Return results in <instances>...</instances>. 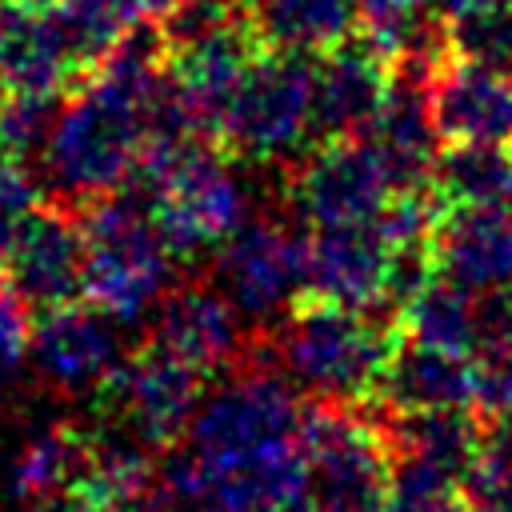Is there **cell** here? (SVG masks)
I'll return each instance as SVG.
<instances>
[{
	"mask_svg": "<svg viewBox=\"0 0 512 512\" xmlns=\"http://www.w3.org/2000/svg\"><path fill=\"white\" fill-rule=\"evenodd\" d=\"M136 180L160 236L176 256L216 248L244 224V184L232 172V156L208 136L144 140Z\"/></svg>",
	"mask_w": 512,
	"mask_h": 512,
	"instance_id": "6da1fadb",
	"label": "cell"
},
{
	"mask_svg": "<svg viewBox=\"0 0 512 512\" xmlns=\"http://www.w3.org/2000/svg\"><path fill=\"white\" fill-rule=\"evenodd\" d=\"M400 340L396 320H380L360 308H344L320 296H300L272 336L276 364L296 388L316 400L372 404L380 372Z\"/></svg>",
	"mask_w": 512,
	"mask_h": 512,
	"instance_id": "7a4b0ae2",
	"label": "cell"
},
{
	"mask_svg": "<svg viewBox=\"0 0 512 512\" xmlns=\"http://www.w3.org/2000/svg\"><path fill=\"white\" fill-rule=\"evenodd\" d=\"M84 228V300L100 304L112 320L136 324L172 292L176 252L160 236L144 200L108 192L80 204Z\"/></svg>",
	"mask_w": 512,
	"mask_h": 512,
	"instance_id": "3957f363",
	"label": "cell"
},
{
	"mask_svg": "<svg viewBox=\"0 0 512 512\" xmlns=\"http://www.w3.org/2000/svg\"><path fill=\"white\" fill-rule=\"evenodd\" d=\"M312 512H388L396 492V448L388 420L356 404L316 400L300 428Z\"/></svg>",
	"mask_w": 512,
	"mask_h": 512,
	"instance_id": "277c9868",
	"label": "cell"
},
{
	"mask_svg": "<svg viewBox=\"0 0 512 512\" xmlns=\"http://www.w3.org/2000/svg\"><path fill=\"white\" fill-rule=\"evenodd\" d=\"M316 136V68L308 56L264 52L224 104L216 144L232 160H288Z\"/></svg>",
	"mask_w": 512,
	"mask_h": 512,
	"instance_id": "5b68a950",
	"label": "cell"
},
{
	"mask_svg": "<svg viewBox=\"0 0 512 512\" xmlns=\"http://www.w3.org/2000/svg\"><path fill=\"white\" fill-rule=\"evenodd\" d=\"M300 428L304 408L292 384L252 364L200 400L188 428V452L208 468L248 464L300 444Z\"/></svg>",
	"mask_w": 512,
	"mask_h": 512,
	"instance_id": "8992f818",
	"label": "cell"
},
{
	"mask_svg": "<svg viewBox=\"0 0 512 512\" xmlns=\"http://www.w3.org/2000/svg\"><path fill=\"white\" fill-rule=\"evenodd\" d=\"M200 400L204 372L156 344L120 356V364L96 388V408L104 412L108 428L152 452L172 448L180 436H188Z\"/></svg>",
	"mask_w": 512,
	"mask_h": 512,
	"instance_id": "52a82bcc",
	"label": "cell"
},
{
	"mask_svg": "<svg viewBox=\"0 0 512 512\" xmlns=\"http://www.w3.org/2000/svg\"><path fill=\"white\" fill-rule=\"evenodd\" d=\"M308 236L280 220H244L212 248V280L244 320L284 316L304 296Z\"/></svg>",
	"mask_w": 512,
	"mask_h": 512,
	"instance_id": "ba28073f",
	"label": "cell"
},
{
	"mask_svg": "<svg viewBox=\"0 0 512 512\" xmlns=\"http://www.w3.org/2000/svg\"><path fill=\"white\" fill-rule=\"evenodd\" d=\"M392 192L396 188L364 136L316 140V148L292 176L296 212L312 228L376 224Z\"/></svg>",
	"mask_w": 512,
	"mask_h": 512,
	"instance_id": "9c48e42d",
	"label": "cell"
},
{
	"mask_svg": "<svg viewBox=\"0 0 512 512\" xmlns=\"http://www.w3.org/2000/svg\"><path fill=\"white\" fill-rule=\"evenodd\" d=\"M28 360L36 364L40 380L60 392H96L120 364V320L80 296L40 308L32 320Z\"/></svg>",
	"mask_w": 512,
	"mask_h": 512,
	"instance_id": "30bf717a",
	"label": "cell"
},
{
	"mask_svg": "<svg viewBox=\"0 0 512 512\" xmlns=\"http://www.w3.org/2000/svg\"><path fill=\"white\" fill-rule=\"evenodd\" d=\"M304 296L376 312L392 304V244L376 224L312 228L304 248Z\"/></svg>",
	"mask_w": 512,
	"mask_h": 512,
	"instance_id": "8fae6325",
	"label": "cell"
},
{
	"mask_svg": "<svg viewBox=\"0 0 512 512\" xmlns=\"http://www.w3.org/2000/svg\"><path fill=\"white\" fill-rule=\"evenodd\" d=\"M428 112L440 144H504L512 148V76L444 56L428 80Z\"/></svg>",
	"mask_w": 512,
	"mask_h": 512,
	"instance_id": "7c38bea8",
	"label": "cell"
},
{
	"mask_svg": "<svg viewBox=\"0 0 512 512\" xmlns=\"http://www.w3.org/2000/svg\"><path fill=\"white\" fill-rule=\"evenodd\" d=\"M312 68H316V140L364 136L396 84V64L368 36H352L340 48L316 56Z\"/></svg>",
	"mask_w": 512,
	"mask_h": 512,
	"instance_id": "4fadbf2b",
	"label": "cell"
},
{
	"mask_svg": "<svg viewBox=\"0 0 512 512\" xmlns=\"http://www.w3.org/2000/svg\"><path fill=\"white\" fill-rule=\"evenodd\" d=\"M148 344L208 376L244 356V316L216 284H184L156 304Z\"/></svg>",
	"mask_w": 512,
	"mask_h": 512,
	"instance_id": "5bb4252c",
	"label": "cell"
},
{
	"mask_svg": "<svg viewBox=\"0 0 512 512\" xmlns=\"http://www.w3.org/2000/svg\"><path fill=\"white\" fill-rule=\"evenodd\" d=\"M4 280L32 308H52L84 296V228L80 216L40 204L4 268Z\"/></svg>",
	"mask_w": 512,
	"mask_h": 512,
	"instance_id": "9a60e30c",
	"label": "cell"
},
{
	"mask_svg": "<svg viewBox=\"0 0 512 512\" xmlns=\"http://www.w3.org/2000/svg\"><path fill=\"white\" fill-rule=\"evenodd\" d=\"M84 76L52 8L0 0V88L64 96Z\"/></svg>",
	"mask_w": 512,
	"mask_h": 512,
	"instance_id": "2e32d148",
	"label": "cell"
},
{
	"mask_svg": "<svg viewBox=\"0 0 512 512\" xmlns=\"http://www.w3.org/2000/svg\"><path fill=\"white\" fill-rule=\"evenodd\" d=\"M432 256L440 276L472 292L512 284V204L444 208L432 236Z\"/></svg>",
	"mask_w": 512,
	"mask_h": 512,
	"instance_id": "e0dca14e",
	"label": "cell"
},
{
	"mask_svg": "<svg viewBox=\"0 0 512 512\" xmlns=\"http://www.w3.org/2000/svg\"><path fill=\"white\" fill-rule=\"evenodd\" d=\"M372 404L396 412H436V408H476V360L464 352L428 348L416 340H396Z\"/></svg>",
	"mask_w": 512,
	"mask_h": 512,
	"instance_id": "ac0fdd59",
	"label": "cell"
},
{
	"mask_svg": "<svg viewBox=\"0 0 512 512\" xmlns=\"http://www.w3.org/2000/svg\"><path fill=\"white\" fill-rule=\"evenodd\" d=\"M364 140L380 156V164H384V172H388L396 192L432 188L440 136H436V124H432V112H428L424 80H416L408 72H396V84H392L380 116L364 132Z\"/></svg>",
	"mask_w": 512,
	"mask_h": 512,
	"instance_id": "d6986e66",
	"label": "cell"
},
{
	"mask_svg": "<svg viewBox=\"0 0 512 512\" xmlns=\"http://www.w3.org/2000/svg\"><path fill=\"white\" fill-rule=\"evenodd\" d=\"M240 12L264 52L324 56L356 36V0H240Z\"/></svg>",
	"mask_w": 512,
	"mask_h": 512,
	"instance_id": "ffe728a7",
	"label": "cell"
},
{
	"mask_svg": "<svg viewBox=\"0 0 512 512\" xmlns=\"http://www.w3.org/2000/svg\"><path fill=\"white\" fill-rule=\"evenodd\" d=\"M396 460L420 464L464 484L468 468L484 444V416L476 408H436V412H396L388 420Z\"/></svg>",
	"mask_w": 512,
	"mask_h": 512,
	"instance_id": "44dd1931",
	"label": "cell"
},
{
	"mask_svg": "<svg viewBox=\"0 0 512 512\" xmlns=\"http://www.w3.org/2000/svg\"><path fill=\"white\" fill-rule=\"evenodd\" d=\"M88 440H92V432H80L60 420L28 428L4 464L8 496L16 504H40L52 496H68L76 476L84 472Z\"/></svg>",
	"mask_w": 512,
	"mask_h": 512,
	"instance_id": "7402d4cb",
	"label": "cell"
},
{
	"mask_svg": "<svg viewBox=\"0 0 512 512\" xmlns=\"http://www.w3.org/2000/svg\"><path fill=\"white\" fill-rule=\"evenodd\" d=\"M396 328H400L404 340L472 356V352L480 348V308H476V292L436 272L432 280H424V284L396 308Z\"/></svg>",
	"mask_w": 512,
	"mask_h": 512,
	"instance_id": "603a6c76",
	"label": "cell"
},
{
	"mask_svg": "<svg viewBox=\"0 0 512 512\" xmlns=\"http://www.w3.org/2000/svg\"><path fill=\"white\" fill-rule=\"evenodd\" d=\"M432 192L444 208L512 204V152L504 144H444L432 168Z\"/></svg>",
	"mask_w": 512,
	"mask_h": 512,
	"instance_id": "cb8c5ba5",
	"label": "cell"
},
{
	"mask_svg": "<svg viewBox=\"0 0 512 512\" xmlns=\"http://www.w3.org/2000/svg\"><path fill=\"white\" fill-rule=\"evenodd\" d=\"M52 12L84 72L104 52H112L144 16H152L148 0H56Z\"/></svg>",
	"mask_w": 512,
	"mask_h": 512,
	"instance_id": "d4e9b609",
	"label": "cell"
},
{
	"mask_svg": "<svg viewBox=\"0 0 512 512\" xmlns=\"http://www.w3.org/2000/svg\"><path fill=\"white\" fill-rule=\"evenodd\" d=\"M444 20H448L452 56L512 76V4L468 8V12L444 16Z\"/></svg>",
	"mask_w": 512,
	"mask_h": 512,
	"instance_id": "484cf974",
	"label": "cell"
},
{
	"mask_svg": "<svg viewBox=\"0 0 512 512\" xmlns=\"http://www.w3.org/2000/svg\"><path fill=\"white\" fill-rule=\"evenodd\" d=\"M56 112H60V96H32V92L0 88V156L28 160L44 152Z\"/></svg>",
	"mask_w": 512,
	"mask_h": 512,
	"instance_id": "4316f807",
	"label": "cell"
},
{
	"mask_svg": "<svg viewBox=\"0 0 512 512\" xmlns=\"http://www.w3.org/2000/svg\"><path fill=\"white\" fill-rule=\"evenodd\" d=\"M40 188H36V176L24 168V160H4L0 156V280H4V268L32 220V212L40 208Z\"/></svg>",
	"mask_w": 512,
	"mask_h": 512,
	"instance_id": "83f0119b",
	"label": "cell"
},
{
	"mask_svg": "<svg viewBox=\"0 0 512 512\" xmlns=\"http://www.w3.org/2000/svg\"><path fill=\"white\" fill-rule=\"evenodd\" d=\"M388 512H472V500L456 480L428 472L420 464L396 460V492Z\"/></svg>",
	"mask_w": 512,
	"mask_h": 512,
	"instance_id": "f1b7e54d",
	"label": "cell"
},
{
	"mask_svg": "<svg viewBox=\"0 0 512 512\" xmlns=\"http://www.w3.org/2000/svg\"><path fill=\"white\" fill-rule=\"evenodd\" d=\"M356 4H360L364 20H400V16L424 12L428 4H440V0H356Z\"/></svg>",
	"mask_w": 512,
	"mask_h": 512,
	"instance_id": "f546056e",
	"label": "cell"
},
{
	"mask_svg": "<svg viewBox=\"0 0 512 512\" xmlns=\"http://www.w3.org/2000/svg\"><path fill=\"white\" fill-rule=\"evenodd\" d=\"M472 512H512V488H504V492H492V496H480V500H472Z\"/></svg>",
	"mask_w": 512,
	"mask_h": 512,
	"instance_id": "4dcf8cb0",
	"label": "cell"
},
{
	"mask_svg": "<svg viewBox=\"0 0 512 512\" xmlns=\"http://www.w3.org/2000/svg\"><path fill=\"white\" fill-rule=\"evenodd\" d=\"M28 512H88V508L80 500H72V496H52V500L28 504Z\"/></svg>",
	"mask_w": 512,
	"mask_h": 512,
	"instance_id": "1f68e13d",
	"label": "cell"
},
{
	"mask_svg": "<svg viewBox=\"0 0 512 512\" xmlns=\"http://www.w3.org/2000/svg\"><path fill=\"white\" fill-rule=\"evenodd\" d=\"M488 4H512V0H440V16H456V12L488 8Z\"/></svg>",
	"mask_w": 512,
	"mask_h": 512,
	"instance_id": "d6a6232c",
	"label": "cell"
},
{
	"mask_svg": "<svg viewBox=\"0 0 512 512\" xmlns=\"http://www.w3.org/2000/svg\"><path fill=\"white\" fill-rule=\"evenodd\" d=\"M180 4H204V0H148V8H152V16H164V12H172V8H180Z\"/></svg>",
	"mask_w": 512,
	"mask_h": 512,
	"instance_id": "836d02e7",
	"label": "cell"
},
{
	"mask_svg": "<svg viewBox=\"0 0 512 512\" xmlns=\"http://www.w3.org/2000/svg\"><path fill=\"white\" fill-rule=\"evenodd\" d=\"M16 4H28V8H56V0H16Z\"/></svg>",
	"mask_w": 512,
	"mask_h": 512,
	"instance_id": "e575fe53",
	"label": "cell"
},
{
	"mask_svg": "<svg viewBox=\"0 0 512 512\" xmlns=\"http://www.w3.org/2000/svg\"><path fill=\"white\" fill-rule=\"evenodd\" d=\"M8 380H12V376H8V372H4V368H0V388H4V384H8Z\"/></svg>",
	"mask_w": 512,
	"mask_h": 512,
	"instance_id": "d590c367",
	"label": "cell"
}]
</instances>
